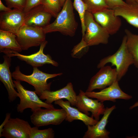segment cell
<instances>
[{
	"instance_id": "4316f807",
	"label": "cell",
	"mask_w": 138,
	"mask_h": 138,
	"mask_svg": "<svg viewBox=\"0 0 138 138\" xmlns=\"http://www.w3.org/2000/svg\"><path fill=\"white\" fill-rule=\"evenodd\" d=\"M7 7L12 9L24 10L26 4V0H4Z\"/></svg>"
},
{
	"instance_id": "8992f818",
	"label": "cell",
	"mask_w": 138,
	"mask_h": 138,
	"mask_svg": "<svg viewBox=\"0 0 138 138\" xmlns=\"http://www.w3.org/2000/svg\"><path fill=\"white\" fill-rule=\"evenodd\" d=\"M43 28L23 25L16 36V39L23 50L40 45L46 41Z\"/></svg>"
},
{
	"instance_id": "1f68e13d",
	"label": "cell",
	"mask_w": 138,
	"mask_h": 138,
	"mask_svg": "<svg viewBox=\"0 0 138 138\" xmlns=\"http://www.w3.org/2000/svg\"><path fill=\"white\" fill-rule=\"evenodd\" d=\"M138 106V101L135 102L133 105L130 106L129 108L130 110L132 109L133 108Z\"/></svg>"
},
{
	"instance_id": "3957f363",
	"label": "cell",
	"mask_w": 138,
	"mask_h": 138,
	"mask_svg": "<svg viewBox=\"0 0 138 138\" xmlns=\"http://www.w3.org/2000/svg\"><path fill=\"white\" fill-rule=\"evenodd\" d=\"M126 36L123 37L121 45L117 51L114 54L101 59L97 66L100 68L108 63L116 67L118 81H120L125 75L129 66L134 64L133 58L129 51L126 46Z\"/></svg>"
},
{
	"instance_id": "603a6c76",
	"label": "cell",
	"mask_w": 138,
	"mask_h": 138,
	"mask_svg": "<svg viewBox=\"0 0 138 138\" xmlns=\"http://www.w3.org/2000/svg\"><path fill=\"white\" fill-rule=\"evenodd\" d=\"M40 4L46 11L55 18L61 10L59 0H41Z\"/></svg>"
},
{
	"instance_id": "44dd1931",
	"label": "cell",
	"mask_w": 138,
	"mask_h": 138,
	"mask_svg": "<svg viewBox=\"0 0 138 138\" xmlns=\"http://www.w3.org/2000/svg\"><path fill=\"white\" fill-rule=\"evenodd\" d=\"M16 39V35L10 32L0 30V51L5 55L15 51L22 50Z\"/></svg>"
},
{
	"instance_id": "4dcf8cb0",
	"label": "cell",
	"mask_w": 138,
	"mask_h": 138,
	"mask_svg": "<svg viewBox=\"0 0 138 138\" xmlns=\"http://www.w3.org/2000/svg\"><path fill=\"white\" fill-rule=\"evenodd\" d=\"M12 9L8 7H6L2 3L1 0H0V11L3 12H7L10 11Z\"/></svg>"
},
{
	"instance_id": "8fae6325",
	"label": "cell",
	"mask_w": 138,
	"mask_h": 138,
	"mask_svg": "<svg viewBox=\"0 0 138 138\" xmlns=\"http://www.w3.org/2000/svg\"><path fill=\"white\" fill-rule=\"evenodd\" d=\"M118 82V80H116L111 85L100 91L86 92L85 94L88 97L96 98L101 102L106 101L115 102L117 99L128 100L132 98L131 96L122 90L119 86Z\"/></svg>"
},
{
	"instance_id": "2e32d148",
	"label": "cell",
	"mask_w": 138,
	"mask_h": 138,
	"mask_svg": "<svg viewBox=\"0 0 138 138\" xmlns=\"http://www.w3.org/2000/svg\"><path fill=\"white\" fill-rule=\"evenodd\" d=\"M76 96L72 83L69 82L63 88L56 91H44L39 96V98L41 100L45 99V102L49 104H51L57 100L65 99L73 106L75 105Z\"/></svg>"
},
{
	"instance_id": "83f0119b",
	"label": "cell",
	"mask_w": 138,
	"mask_h": 138,
	"mask_svg": "<svg viewBox=\"0 0 138 138\" xmlns=\"http://www.w3.org/2000/svg\"><path fill=\"white\" fill-rule=\"evenodd\" d=\"M41 0H26L25 7L23 10L25 12L29 11L33 7L40 4Z\"/></svg>"
},
{
	"instance_id": "52a82bcc",
	"label": "cell",
	"mask_w": 138,
	"mask_h": 138,
	"mask_svg": "<svg viewBox=\"0 0 138 138\" xmlns=\"http://www.w3.org/2000/svg\"><path fill=\"white\" fill-rule=\"evenodd\" d=\"M32 112L30 117L31 121L34 125L38 127L59 125L65 120L66 117V112L62 108H40Z\"/></svg>"
},
{
	"instance_id": "d6986e66",
	"label": "cell",
	"mask_w": 138,
	"mask_h": 138,
	"mask_svg": "<svg viewBox=\"0 0 138 138\" xmlns=\"http://www.w3.org/2000/svg\"><path fill=\"white\" fill-rule=\"evenodd\" d=\"M3 63L0 64V80L4 84L8 94L10 102H12L18 96V93L14 89L15 85L13 80L12 75L9 69L11 57L5 55L4 56Z\"/></svg>"
},
{
	"instance_id": "cb8c5ba5",
	"label": "cell",
	"mask_w": 138,
	"mask_h": 138,
	"mask_svg": "<svg viewBox=\"0 0 138 138\" xmlns=\"http://www.w3.org/2000/svg\"><path fill=\"white\" fill-rule=\"evenodd\" d=\"M86 5L87 11L93 14L109 8L105 0H82Z\"/></svg>"
},
{
	"instance_id": "5bb4252c",
	"label": "cell",
	"mask_w": 138,
	"mask_h": 138,
	"mask_svg": "<svg viewBox=\"0 0 138 138\" xmlns=\"http://www.w3.org/2000/svg\"><path fill=\"white\" fill-rule=\"evenodd\" d=\"M48 43L46 40L40 45L39 51L29 55H22L19 52L12 51L5 55L9 57L17 56L20 60L25 61L33 67L42 66L45 64H50L55 66H58V63L52 60L50 55H45L43 53V49Z\"/></svg>"
},
{
	"instance_id": "f546056e",
	"label": "cell",
	"mask_w": 138,
	"mask_h": 138,
	"mask_svg": "<svg viewBox=\"0 0 138 138\" xmlns=\"http://www.w3.org/2000/svg\"><path fill=\"white\" fill-rule=\"evenodd\" d=\"M10 114L7 113L6 114L5 119L0 126V136H1L4 126L10 118Z\"/></svg>"
},
{
	"instance_id": "ba28073f",
	"label": "cell",
	"mask_w": 138,
	"mask_h": 138,
	"mask_svg": "<svg viewBox=\"0 0 138 138\" xmlns=\"http://www.w3.org/2000/svg\"><path fill=\"white\" fill-rule=\"evenodd\" d=\"M90 79L86 92H90L96 89H102L112 84L118 80L116 68L105 66Z\"/></svg>"
},
{
	"instance_id": "ac0fdd59",
	"label": "cell",
	"mask_w": 138,
	"mask_h": 138,
	"mask_svg": "<svg viewBox=\"0 0 138 138\" xmlns=\"http://www.w3.org/2000/svg\"><path fill=\"white\" fill-rule=\"evenodd\" d=\"M54 103L59 106L65 111L66 117L65 120L71 122L74 120H79L82 121L86 125H93L96 124L98 121L89 117L76 109L72 107L68 100L64 101L62 99L54 101Z\"/></svg>"
},
{
	"instance_id": "30bf717a",
	"label": "cell",
	"mask_w": 138,
	"mask_h": 138,
	"mask_svg": "<svg viewBox=\"0 0 138 138\" xmlns=\"http://www.w3.org/2000/svg\"><path fill=\"white\" fill-rule=\"evenodd\" d=\"M75 106L80 111L88 116L90 114L89 112H90L91 117L98 121L100 116L103 115L106 108L103 102L97 99L90 98L81 90H79V94L77 95Z\"/></svg>"
},
{
	"instance_id": "e0dca14e",
	"label": "cell",
	"mask_w": 138,
	"mask_h": 138,
	"mask_svg": "<svg viewBox=\"0 0 138 138\" xmlns=\"http://www.w3.org/2000/svg\"><path fill=\"white\" fill-rule=\"evenodd\" d=\"M115 105L110 107H106L101 120L93 125H88L87 130L83 138H109L110 132L106 128L108 119L112 112L116 108Z\"/></svg>"
},
{
	"instance_id": "484cf974",
	"label": "cell",
	"mask_w": 138,
	"mask_h": 138,
	"mask_svg": "<svg viewBox=\"0 0 138 138\" xmlns=\"http://www.w3.org/2000/svg\"><path fill=\"white\" fill-rule=\"evenodd\" d=\"M74 7L78 12L80 17L82 27V36L85 34L86 28L84 23V16L87 10L86 5L82 0H74Z\"/></svg>"
},
{
	"instance_id": "7402d4cb",
	"label": "cell",
	"mask_w": 138,
	"mask_h": 138,
	"mask_svg": "<svg viewBox=\"0 0 138 138\" xmlns=\"http://www.w3.org/2000/svg\"><path fill=\"white\" fill-rule=\"evenodd\" d=\"M125 32L126 36V45L127 48L133 58V65L138 68V34L133 33L127 29H125Z\"/></svg>"
},
{
	"instance_id": "5b68a950",
	"label": "cell",
	"mask_w": 138,
	"mask_h": 138,
	"mask_svg": "<svg viewBox=\"0 0 138 138\" xmlns=\"http://www.w3.org/2000/svg\"><path fill=\"white\" fill-rule=\"evenodd\" d=\"M15 88L18 93L20 99L19 103L17 105V110L18 112L22 113L24 110L30 108L34 111L41 107L48 109L54 108L52 104H49L42 101L35 91L27 90L22 85L20 81L14 80Z\"/></svg>"
},
{
	"instance_id": "d6a6232c",
	"label": "cell",
	"mask_w": 138,
	"mask_h": 138,
	"mask_svg": "<svg viewBox=\"0 0 138 138\" xmlns=\"http://www.w3.org/2000/svg\"><path fill=\"white\" fill-rule=\"evenodd\" d=\"M126 3L128 4H131L135 3L134 0H126Z\"/></svg>"
},
{
	"instance_id": "7a4b0ae2",
	"label": "cell",
	"mask_w": 138,
	"mask_h": 138,
	"mask_svg": "<svg viewBox=\"0 0 138 138\" xmlns=\"http://www.w3.org/2000/svg\"><path fill=\"white\" fill-rule=\"evenodd\" d=\"M62 7L55 20L43 28L46 34L58 32L70 37L75 35L78 24L75 18L72 0H66Z\"/></svg>"
},
{
	"instance_id": "f1b7e54d",
	"label": "cell",
	"mask_w": 138,
	"mask_h": 138,
	"mask_svg": "<svg viewBox=\"0 0 138 138\" xmlns=\"http://www.w3.org/2000/svg\"><path fill=\"white\" fill-rule=\"evenodd\" d=\"M109 8L113 9L117 7L126 5L127 3L123 0H105Z\"/></svg>"
},
{
	"instance_id": "277c9868",
	"label": "cell",
	"mask_w": 138,
	"mask_h": 138,
	"mask_svg": "<svg viewBox=\"0 0 138 138\" xmlns=\"http://www.w3.org/2000/svg\"><path fill=\"white\" fill-rule=\"evenodd\" d=\"M62 74V73H47L40 70L37 67H34L32 74L27 75L21 73L19 67L17 66L12 73V77L16 80L25 82L33 86L35 89V92L40 96L44 91H50L51 83H47V81L48 79Z\"/></svg>"
},
{
	"instance_id": "7c38bea8",
	"label": "cell",
	"mask_w": 138,
	"mask_h": 138,
	"mask_svg": "<svg viewBox=\"0 0 138 138\" xmlns=\"http://www.w3.org/2000/svg\"><path fill=\"white\" fill-rule=\"evenodd\" d=\"M31 127L29 123L22 119L11 118L4 126L0 137L6 138H29Z\"/></svg>"
},
{
	"instance_id": "6da1fadb",
	"label": "cell",
	"mask_w": 138,
	"mask_h": 138,
	"mask_svg": "<svg viewBox=\"0 0 138 138\" xmlns=\"http://www.w3.org/2000/svg\"><path fill=\"white\" fill-rule=\"evenodd\" d=\"M84 23L85 34L80 42L72 50L73 55L75 56L88 47L100 44H106L108 42L110 35L96 21L93 14L87 11L85 15Z\"/></svg>"
},
{
	"instance_id": "9c48e42d",
	"label": "cell",
	"mask_w": 138,
	"mask_h": 138,
	"mask_svg": "<svg viewBox=\"0 0 138 138\" xmlns=\"http://www.w3.org/2000/svg\"><path fill=\"white\" fill-rule=\"evenodd\" d=\"M25 13L23 10L13 9L0 14V30L17 34L24 25Z\"/></svg>"
},
{
	"instance_id": "d590c367",
	"label": "cell",
	"mask_w": 138,
	"mask_h": 138,
	"mask_svg": "<svg viewBox=\"0 0 138 138\" xmlns=\"http://www.w3.org/2000/svg\"></svg>"
},
{
	"instance_id": "9a60e30c",
	"label": "cell",
	"mask_w": 138,
	"mask_h": 138,
	"mask_svg": "<svg viewBox=\"0 0 138 138\" xmlns=\"http://www.w3.org/2000/svg\"><path fill=\"white\" fill-rule=\"evenodd\" d=\"M52 17L40 4L25 13L24 25L43 28L50 24Z\"/></svg>"
},
{
	"instance_id": "836d02e7",
	"label": "cell",
	"mask_w": 138,
	"mask_h": 138,
	"mask_svg": "<svg viewBox=\"0 0 138 138\" xmlns=\"http://www.w3.org/2000/svg\"><path fill=\"white\" fill-rule=\"evenodd\" d=\"M66 0H59L61 5L62 7L64 5Z\"/></svg>"
},
{
	"instance_id": "4fadbf2b",
	"label": "cell",
	"mask_w": 138,
	"mask_h": 138,
	"mask_svg": "<svg viewBox=\"0 0 138 138\" xmlns=\"http://www.w3.org/2000/svg\"><path fill=\"white\" fill-rule=\"evenodd\" d=\"M93 15L96 21L110 35L116 33L120 28L121 20L120 17L116 15L112 9L107 8Z\"/></svg>"
},
{
	"instance_id": "d4e9b609",
	"label": "cell",
	"mask_w": 138,
	"mask_h": 138,
	"mask_svg": "<svg viewBox=\"0 0 138 138\" xmlns=\"http://www.w3.org/2000/svg\"><path fill=\"white\" fill-rule=\"evenodd\" d=\"M36 126L31 128L29 133V138H53L54 132L52 128H49L43 130L38 129Z\"/></svg>"
},
{
	"instance_id": "ffe728a7",
	"label": "cell",
	"mask_w": 138,
	"mask_h": 138,
	"mask_svg": "<svg viewBox=\"0 0 138 138\" xmlns=\"http://www.w3.org/2000/svg\"><path fill=\"white\" fill-rule=\"evenodd\" d=\"M116 15L125 19L129 24L138 28V4L136 3L115 7Z\"/></svg>"
},
{
	"instance_id": "e575fe53",
	"label": "cell",
	"mask_w": 138,
	"mask_h": 138,
	"mask_svg": "<svg viewBox=\"0 0 138 138\" xmlns=\"http://www.w3.org/2000/svg\"><path fill=\"white\" fill-rule=\"evenodd\" d=\"M134 1L135 3L138 4V0H134Z\"/></svg>"
}]
</instances>
